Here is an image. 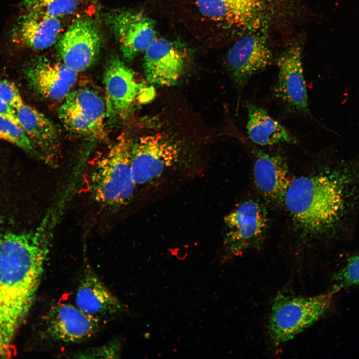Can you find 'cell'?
Listing matches in <instances>:
<instances>
[{"instance_id":"ac0fdd59","label":"cell","mask_w":359,"mask_h":359,"mask_svg":"<svg viewBox=\"0 0 359 359\" xmlns=\"http://www.w3.org/2000/svg\"><path fill=\"white\" fill-rule=\"evenodd\" d=\"M145 51L144 72L147 80L160 86L175 84L184 66L183 51L166 39L156 38Z\"/></svg>"},{"instance_id":"7402d4cb","label":"cell","mask_w":359,"mask_h":359,"mask_svg":"<svg viewBox=\"0 0 359 359\" xmlns=\"http://www.w3.org/2000/svg\"><path fill=\"white\" fill-rule=\"evenodd\" d=\"M0 140L14 144L41 160L40 155L20 125L2 116H0Z\"/></svg>"},{"instance_id":"30bf717a","label":"cell","mask_w":359,"mask_h":359,"mask_svg":"<svg viewBox=\"0 0 359 359\" xmlns=\"http://www.w3.org/2000/svg\"><path fill=\"white\" fill-rule=\"evenodd\" d=\"M302 52L301 44L295 42L279 56L277 61L278 74L274 93L290 111L306 116L310 114V111Z\"/></svg>"},{"instance_id":"d6986e66","label":"cell","mask_w":359,"mask_h":359,"mask_svg":"<svg viewBox=\"0 0 359 359\" xmlns=\"http://www.w3.org/2000/svg\"><path fill=\"white\" fill-rule=\"evenodd\" d=\"M76 306L87 314L100 319L123 312L124 306L90 267H87L75 296Z\"/></svg>"},{"instance_id":"52a82bcc","label":"cell","mask_w":359,"mask_h":359,"mask_svg":"<svg viewBox=\"0 0 359 359\" xmlns=\"http://www.w3.org/2000/svg\"><path fill=\"white\" fill-rule=\"evenodd\" d=\"M178 146L161 134L146 135L132 143L131 170L136 185L144 184L161 176L177 162Z\"/></svg>"},{"instance_id":"e0dca14e","label":"cell","mask_w":359,"mask_h":359,"mask_svg":"<svg viewBox=\"0 0 359 359\" xmlns=\"http://www.w3.org/2000/svg\"><path fill=\"white\" fill-rule=\"evenodd\" d=\"M107 116L115 118L123 114L140 94L144 85L138 83L132 71L117 57L109 61L104 72Z\"/></svg>"},{"instance_id":"603a6c76","label":"cell","mask_w":359,"mask_h":359,"mask_svg":"<svg viewBox=\"0 0 359 359\" xmlns=\"http://www.w3.org/2000/svg\"><path fill=\"white\" fill-rule=\"evenodd\" d=\"M194 3L207 20L219 24H235L229 0H194Z\"/></svg>"},{"instance_id":"ba28073f","label":"cell","mask_w":359,"mask_h":359,"mask_svg":"<svg viewBox=\"0 0 359 359\" xmlns=\"http://www.w3.org/2000/svg\"><path fill=\"white\" fill-rule=\"evenodd\" d=\"M65 127L81 136L95 137L103 131L106 102L95 91L81 88L70 92L59 111Z\"/></svg>"},{"instance_id":"8992f818","label":"cell","mask_w":359,"mask_h":359,"mask_svg":"<svg viewBox=\"0 0 359 359\" xmlns=\"http://www.w3.org/2000/svg\"><path fill=\"white\" fill-rule=\"evenodd\" d=\"M224 244L232 255L239 256L261 246L268 226L263 206L253 200L245 201L224 218Z\"/></svg>"},{"instance_id":"5bb4252c","label":"cell","mask_w":359,"mask_h":359,"mask_svg":"<svg viewBox=\"0 0 359 359\" xmlns=\"http://www.w3.org/2000/svg\"><path fill=\"white\" fill-rule=\"evenodd\" d=\"M253 176L255 184L264 198L274 205L284 204L293 180L286 161L280 155L254 150Z\"/></svg>"},{"instance_id":"6da1fadb","label":"cell","mask_w":359,"mask_h":359,"mask_svg":"<svg viewBox=\"0 0 359 359\" xmlns=\"http://www.w3.org/2000/svg\"><path fill=\"white\" fill-rule=\"evenodd\" d=\"M284 204L304 235L339 241L348 237L359 214V157L336 159L293 179Z\"/></svg>"},{"instance_id":"9a60e30c","label":"cell","mask_w":359,"mask_h":359,"mask_svg":"<svg viewBox=\"0 0 359 359\" xmlns=\"http://www.w3.org/2000/svg\"><path fill=\"white\" fill-rule=\"evenodd\" d=\"M61 31L59 18L23 11L13 25L10 38L16 45L40 50L56 43Z\"/></svg>"},{"instance_id":"7a4b0ae2","label":"cell","mask_w":359,"mask_h":359,"mask_svg":"<svg viewBox=\"0 0 359 359\" xmlns=\"http://www.w3.org/2000/svg\"><path fill=\"white\" fill-rule=\"evenodd\" d=\"M61 214L48 209L38 226L0 235V358L12 342L36 296Z\"/></svg>"},{"instance_id":"4fadbf2b","label":"cell","mask_w":359,"mask_h":359,"mask_svg":"<svg viewBox=\"0 0 359 359\" xmlns=\"http://www.w3.org/2000/svg\"><path fill=\"white\" fill-rule=\"evenodd\" d=\"M24 73L32 89L49 100L65 99L75 85L77 72L61 61L40 57L30 61Z\"/></svg>"},{"instance_id":"8fae6325","label":"cell","mask_w":359,"mask_h":359,"mask_svg":"<svg viewBox=\"0 0 359 359\" xmlns=\"http://www.w3.org/2000/svg\"><path fill=\"white\" fill-rule=\"evenodd\" d=\"M56 44L60 61L78 72L87 69L96 61L101 48V38L93 20L84 17L74 21Z\"/></svg>"},{"instance_id":"7c38bea8","label":"cell","mask_w":359,"mask_h":359,"mask_svg":"<svg viewBox=\"0 0 359 359\" xmlns=\"http://www.w3.org/2000/svg\"><path fill=\"white\" fill-rule=\"evenodd\" d=\"M106 20L128 61L145 51L156 39L154 22L142 13L119 10L108 13Z\"/></svg>"},{"instance_id":"484cf974","label":"cell","mask_w":359,"mask_h":359,"mask_svg":"<svg viewBox=\"0 0 359 359\" xmlns=\"http://www.w3.org/2000/svg\"><path fill=\"white\" fill-rule=\"evenodd\" d=\"M0 98L16 109L24 103L18 89L11 81L0 77Z\"/></svg>"},{"instance_id":"9c48e42d","label":"cell","mask_w":359,"mask_h":359,"mask_svg":"<svg viewBox=\"0 0 359 359\" xmlns=\"http://www.w3.org/2000/svg\"><path fill=\"white\" fill-rule=\"evenodd\" d=\"M42 323V336L44 339L63 344L87 340L100 328V319L69 304H57L51 307L44 315Z\"/></svg>"},{"instance_id":"2e32d148","label":"cell","mask_w":359,"mask_h":359,"mask_svg":"<svg viewBox=\"0 0 359 359\" xmlns=\"http://www.w3.org/2000/svg\"><path fill=\"white\" fill-rule=\"evenodd\" d=\"M19 124L38 152L41 160L56 166L60 156V139L54 124L35 108L23 103L15 109Z\"/></svg>"},{"instance_id":"3957f363","label":"cell","mask_w":359,"mask_h":359,"mask_svg":"<svg viewBox=\"0 0 359 359\" xmlns=\"http://www.w3.org/2000/svg\"><path fill=\"white\" fill-rule=\"evenodd\" d=\"M132 143L121 136L95 164L89 177L92 196L99 204L111 209L127 205L136 184L131 170Z\"/></svg>"},{"instance_id":"44dd1931","label":"cell","mask_w":359,"mask_h":359,"mask_svg":"<svg viewBox=\"0 0 359 359\" xmlns=\"http://www.w3.org/2000/svg\"><path fill=\"white\" fill-rule=\"evenodd\" d=\"M81 2V0H24L21 5L23 11L60 18L74 13Z\"/></svg>"},{"instance_id":"ffe728a7","label":"cell","mask_w":359,"mask_h":359,"mask_svg":"<svg viewBox=\"0 0 359 359\" xmlns=\"http://www.w3.org/2000/svg\"><path fill=\"white\" fill-rule=\"evenodd\" d=\"M247 109V133L253 143L260 146L296 143L297 140L293 136L264 109L248 104Z\"/></svg>"},{"instance_id":"277c9868","label":"cell","mask_w":359,"mask_h":359,"mask_svg":"<svg viewBox=\"0 0 359 359\" xmlns=\"http://www.w3.org/2000/svg\"><path fill=\"white\" fill-rule=\"evenodd\" d=\"M333 296L329 292L308 297L277 295L268 320L272 342L280 345L315 323L330 308Z\"/></svg>"},{"instance_id":"4316f807","label":"cell","mask_w":359,"mask_h":359,"mask_svg":"<svg viewBox=\"0 0 359 359\" xmlns=\"http://www.w3.org/2000/svg\"><path fill=\"white\" fill-rule=\"evenodd\" d=\"M0 116L9 118L19 124L16 116L15 109L0 98Z\"/></svg>"},{"instance_id":"d4e9b609","label":"cell","mask_w":359,"mask_h":359,"mask_svg":"<svg viewBox=\"0 0 359 359\" xmlns=\"http://www.w3.org/2000/svg\"><path fill=\"white\" fill-rule=\"evenodd\" d=\"M121 353V346L117 340H112L98 347L76 353L72 358L77 359H117Z\"/></svg>"},{"instance_id":"5b68a950","label":"cell","mask_w":359,"mask_h":359,"mask_svg":"<svg viewBox=\"0 0 359 359\" xmlns=\"http://www.w3.org/2000/svg\"><path fill=\"white\" fill-rule=\"evenodd\" d=\"M264 20L261 16L249 24V29L234 43L227 54V69L239 94L253 75L272 63L273 55Z\"/></svg>"},{"instance_id":"83f0119b","label":"cell","mask_w":359,"mask_h":359,"mask_svg":"<svg viewBox=\"0 0 359 359\" xmlns=\"http://www.w3.org/2000/svg\"><path fill=\"white\" fill-rule=\"evenodd\" d=\"M260 11L262 12L270 0H249Z\"/></svg>"},{"instance_id":"cb8c5ba5","label":"cell","mask_w":359,"mask_h":359,"mask_svg":"<svg viewBox=\"0 0 359 359\" xmlns=\"http://www.w3.org/2000/svg\"><path fill=\"white\" fill-rule=\"evenodd\" d=\"M359 285V254L348 258L334 274L329 291L333 295L346 288Z\"/></svg>"}]
</instances>
